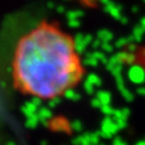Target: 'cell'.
Returning <instances> with one entry per match:
<instances>
[{
    "label": "cell",
    "instance_id": "277c9868",
    "mask_svg": "<svg viewBox=\"0 0 145 145\" xmlns=\"http://www.w3.org/2000/svg\"><path fill=\"white\" fill-rule=\"evenodd\" d=\"M137 93H138L139 95H142L143 97H145V87H139V88H137Z\"/></svg>",
    "mask_w": 145,
    "mask_h": 145
},
{
    "label": "cell",
    "instance_id": "5b68a950",
    "mask_svg": "<svg viewBox=\"0 0 145 145\" xmlns=\"http://www.w3.org/2000/svg\"><path fill=\"white\" fill-rule=\"evenodd\" d=\"M140 26L143 27V30L145 31V17H143L142 18V21H140Z\"/></svg>",
    "mask_w": 145,
    "mask_h": 145
},
{
    "label": "cell",
    "instance_id": "52a82bcc",
    "mask_svg": "<svg viewBox=\"0 0 145 145\" xmlns=\"http://www.w3.org/2000/svg\"><path fill=\"white\" fill-rule=\"evenodd\" d=\"M143 1H144V3H145V0H143Z\"/></svg>",
    "mask_w": 145,
    "mask_h": 145
},
{
    "label": "cell",
    "instance_id": "6da1fadb",
    "mask_svg": "<svg viewBox=\"0 0 145 145\" xmlns=\"http://www.w3.org/2000/svg\"><path fill=\"white\" fill-rule=\"evenodd\" d=\"M84 72L73 38L56 24H38L15 46L13 81L26 95L40 99L57 98L76 87Z\"/></svg>",
    "mask_w": 145,
    "mask_h": 145
},
{
    "label": "cell",
    "instance_id": "7a4b0ae2",
    "mask_svg": "<svg viewBox=\"0 0 145 145\" xmlns=\"http://www.w3.org/2000/svg\"><path fill=\"white\" fill-rule=\"evenodd\" d=\"M128 77L131 82L140 85L145 82V69L142 65H133L128 71Z\"/></svg>",
    "mask_w": 145,
    "mask_h": 145
},
{
    "label": "cell",
    "instance_id": "ba28073f",
    "mask_svg": "<svg viewBox=\"0 0 145 145\" xmlns=\"http://www.w3.org/2000/svg\"><path fill=\"white\" fill-rule=\"evenodd\" d=\"M144 55H145V52H144Z\"/></svg>",
    "mask_w": 145,
    "mask_h": 145
},
{
    "label": "cell",
    "instance_id": "8992f818",
    "mask_svg": "<svg viewBox=\"0 0 145 145\" xmlns=\"http://www.w3.org/2000/svg\"><path fill=\"white\" fill-rule=\"evenodd\" d=\"M137 145H145V139L144 140H140V142H138V144Z\"/></svg>",
    "mask_w": 145,
    "mask_h": 145
},
{
    "label": "cell",
    "instance_id": "3957f363",
    "mask_svg": "<svg viewBox=\"0 0 145 145\" xmlns=\"http://www.w3.org/2000/svg\"><path fill=\"white\" fill-rule=\"evenodd\" d=\"M144 33H145V31L143 30V27L140 25H138V26H136L134 29V39H135L136 42H140L142 41V39L144 37Z\"/></svg>",
    "mask_w": 145,
    "mask_h": 145
}]
</instances>
